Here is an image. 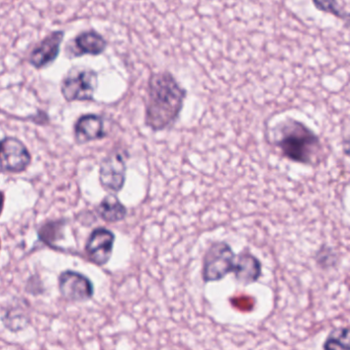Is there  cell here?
Returning a JSON list of instances; mask_svg holds the SVG:
<instances>
[{
	"label": "cell",
	"mask_w": 350,
	"mask_h": 350,
	"mask_svg": "<svg viewBox=\"0 0 350 350\" xmlns=\"http://www.w3.org/2000/svg\"><path fill=\"white\" fill-rule=\"evenodd\" d=\"M185 90L170 72L150 76L146 125L154 132L164 131L178 118L185 99Z\"/></svg>",
	"instance_id": "cell-1"
},
{
	"label": "cell",
	"mask_w": 350,
	"mask_h": 350,
	"mask_svg": "<svg viewBox=\"0 0 350 350\" xmlns=\"http://www.w3.org/2000/svg\"><path fill=\"white\" fill-rule=\"evenodd\" d=\"M277 146L288 160L306 166H316L322 160L320 138L304 123L289 119L280 129Z\"/></svg>",
	"instance_id": "cell-2"
},
{
	"label": "cell",
	"mask_w": 350,
	"mask_h": 350,
	"mask_svg": "<svg viewBox=\"0 0 350 350\" xmlns=\"http://www.w3.org/2000/svg\"><path fill=\"white\" fill-rule=\"evenodd\" d=\"M98 88V74L88 68H74L64 77L61 92L68 102L94 101Z\"/></svg>",
	"instance_id": "cell-3"
},
{
	"label": "cell",
	"mask_w": 350,
	"mask_h": 350,
	"mask_svg": "<svg viewBox=\"0 0 350 350\" xmlns=\"http://www.w3.org/2000/svg\"><path fill=\"white\" fill-rule=\"evenodd\" d=\"M237 256L230 245L214 242L204 258L203 279L205 283L221 281L228 273H234Z\"/></svg>",
	"instance_id": "cell-4"
},
{
	"label": "cell",
	"mask_w": 350,
	"mask_h": 350,
	"mask_svg": "<svg viewBox=\"0 0 350 350\" xmlns=\"http://www.w3.org/2000/svg\"><path fill=\"white\" fill-rule=\"evenodd\" d=\"M126 154L120 150L112 152L100 162L98 178L105 190L117 193L122 190L126 180Z\"/></svg>",
	"instance_id": "cell-5"
},
{
	"label": "cell",
	"mask_w": 350,
	"mask_h": 350,
	"mask_svg": "<svg viewBox=\"0 0 350 350\" xmlns=\"http://www.w3.org/2000/svg\"><path fill=\"white\" fill-rule=\"evenodd\" d=\"M32 162L24 143L14 137L0 140V173H22Z\"/></svg>",
	"instance_id": "cell-6"
},
{
	"label": "cell",
	"mask_w": 350,
	"mask_h": 350,
	"mask_svg": "<svg viewBox=\"0 0 350 350\" xmlns=\"http://www.w3.org/2000/svg\"><path fill=\"white\" fill-rule=\"evenodd\" d=\"M59 290L67 301L84 302L94 297L92 281L77 271H66L59 275Z\"/></svg>",
	"instance_id": "cell-7"
},
{
	"label": "cell",
	"mask_w": 350,
	"mask_h": 350,
	"mask_svg": "<svg viewBox=\"0 0 350 350\" xmlns=\"http://www.w3.org/2000/svg\"><path fill=\"white\" fill-rule=\"evenodd\" d=\"M114 232L104 227H98L90 234L85 245L88 259L98 266H104L110 261L114 249Z\"/></svg>",
	"instance_id": "cell-8"
},
{
	"label": "cell",
	"mask_w": 350,
	"mask_h": 350,
	"mask_svg": "<svg viewBox=\"0 0 350 350\" xmlns=\"http://www.w3.org/2000/svg\"><path fill=\"white\" fill-rule=\"evenodd\" d=\"M65 33L64 31H55L47 35L31 53L29 62L36 69H42L51 65L59 57L62 42Z\"/></svg>",
	"instance_id": "cell-9"
},
{
	"label": "cell",
	"mask_w": 350,
	"mask_h": 350,
	"mask_svg": "<svg viewBox=\"0 0 350 350\" xmlns=\"http://www.w3.org/2000/svg\"><path fill=\"white\" fill-rule=\"evenodd\" d=\"M74 135L78 144L104 139L107 136L104 119L96 114L82 115L74 125Z\"/></svg>",
	"instance_id": "cell-10"
},
{
	"label": "cell",
	"mask_w": 350,
	"mask_h": 350,
	"mask_svg": "<svg viewBox=\"0 0 350 350\" xmlns=\"http://www.w3.org/2000/svg\"><path fill=\"white\" fill-rule=\"evenodd\" d=\"M71 49L72 57H81L84 55H98L106 51L108 42L104 36L96 31H86L80 33L74 38Z\"/></svg>",
	"instance_id": "cell-11"
},
{
	"label": "cell",
	"mask_w": 350,
	"mask_h": 350,
	"mask_svg": "<svg viewBox=\"0 0 350 350\" xmlns=\"http://www.w3.org/2000/svg\"><path fill=\"white\" fill-rule=\"evenodd\" d=\"M234 277L239 283L244 286L256 283L262 273L260 261L250 253H243L237 257Z\"/></svg>",
	"instance_id": "cell-12"
},
{
	"label": "cell",
	"mask_w": 350,
	"mask_h": 350,
	"mask_svg": "<svg viewBox=\"0 0 350 350\" xmlns=\"http://www.w3.org/2000/svg\"><path fill=\"white\" fill-rule=\"evenodd\" d=\"M98 215L109 223L123 221L127 215V209L115 193L104 197L96 209Z\"/></svg>",
	"instance_id": "cell-13"
},
{
	"label": "cell",
	"mask_w": 350,
	"mask_h": 350,
	"mask_svg": "<svg viewBox=\"0 0 350 350\" xmlns=\"http://www.w3.org/2000/svg\"><path fill=\"white\" fill-rule=\"evenodd\" d=\"M325 349H350V328L335 329L323 345Z\"/></svg>",
	"instance_id": "cell-14"
},
{
	"label": "cell",
	"mask_w": 350,
	"mask_h": 350,
	"mask_svg": "<svg viewBox=\"0 0 350 350\" xmlns=\"http://www.w3.org/2000/svg\"><path fill=\"white\" fill-rule=\"evenodd\" d=\"M64 223H65L64 221L47 222L44 225L41 226L40 229H39V238L49 246L55 244L57 240L61 238Z\"/></svg>",
	"instance_id": "cell-15"
},
{
	"label": "cell",
	"mask_w": 350,
	"mask_h": 350,
	"mask_svg": "<svg viewBox=\"0 0 350 350\" xmlns=\"http://www.w3.org/2000/svg\"><path fill=\"white\" fill-rule=\"evenodd\" d=\"M312 2H314V6L321 12L333 14L340 20H343L345 14H347V12L341 10L337 0H312Z\"/></svg>",
	"instance_id": "cell-16"
},
{
	"label": "cell",
	"mask_w": 350,
	"mask_h": 350,
	"mask_svg": "<svg viewBox=\"0 0 350 350\" xmlns=\"http://www.w3.org/2000/svg\"><path fill=\"white\" fill-rule=\"evenodd\" d=\"M4 201H5L4 193L0 191V215H1L2 211H3Z\"/></svg>",
	"instance_id": "cell-17"
},
{
	"label": "cell",
	"mask_w": 350,
	"mask_h": 350,
	"mask_svg": "<svg viewBox=\"0 0 350 350\" xmlns=\"http://www.w3.org/2000/svg\"><path fill=\"white\" fill-rule=\"evenodd\" d=\"M343 21H345V27H347V28L349 29V30L350 31V12L349 14H345Z\"/></svg>",
	"instance_id": "cell-18"
},
{
	"label": "cell",
	"mask_w": 350,
	"mask_h": 350,
	"mask_svg": "<svg viewBox=\"0 0 350 350\" xmlns=\"http://www.w3.org/2000/svg\"><path fill=\"white\" fill-rule=\"evenodd\" d=\"M0 250H1V240H0Z\"/></svg>",
	"instance_id": "cell-19"
}]
</instances>
